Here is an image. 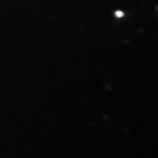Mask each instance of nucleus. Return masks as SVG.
I'll list each match as a JSON object with an SVG mask.
<instances>
[{
    "label": "nucleus",
    "mask_w": 158,
    "mask_h": 158,
    "mask_svg": "<svg viewBox=\"0 0 158 158\" xmlns=\"http://www.w3.org/2000/svg\"><path fill=\"white\" fill-rule=\"evenodd\" d=\"M124 17H126V10H122V8L112 10V19H114V21H122Z\"/></svg>",
    "instance_id": "nucleus-1"
}]
</instances>
